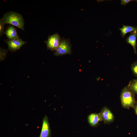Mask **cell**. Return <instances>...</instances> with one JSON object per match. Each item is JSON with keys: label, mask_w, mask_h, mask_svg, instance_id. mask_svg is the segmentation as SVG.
<instances>
[{"label": "cell", "mask_w": 137, "mask_h": 137, "mask_svg": "<svg viewBox=\"0 0 137 137\" xmlns=\"http://www.w3.org/2000/svg\"><path fill=\"white\" fill-rule=\"evenodd\" d=\"M0 22L5 25L10 24L16 26L21 30H24V21L22 16L20 14L10 11L5 14Z\"/></svg>", "instance_id": "6da1fadb"}, {"label": "cell", "mask_w": 137, "mask_h": 137, "mask_svg": "<svg viewBox=\"0 0 137 137\" xmlns=\"http://www.w3.org/2000/svg\"><path fill=\"white\" fill-rule=\"evenodd\" d=\"M121 99L122 105L124 107H133L135 105V99L133 93L126 87L122 90Z\"/></svg>", "instance_id": "7a4b0ae2"}, {"label": "cell", "mask_w": 137, "mask_h": 137, "mask_svg": "<svg viewBox=\"0 0 137 137\" xmlns=\"http://www.w3.org/2000/svg\"><path fill=\"white\" fill-rule=\"evenodd\" d=\"M71 45L68 39H61L60 44L54 53L56 56L71 54Z\"/></svg>", "instance_id": "3957f363"}, {"label": "cell", "mask_w": 137, "mask_h": 137, "mask_svg": "<svg viewBox=\"0 0 137 137\" xmlns=\"http://www.w3.org/2000/svg\"><path fill=\"white\" fill-rule=\"evenodd\" d=\"M61 39L60 35L57 33L49 36L47 40L45 41L47 49L52 51H55L59 46Z\"/></svg>", "instance_id": "277c9868"}, {"label": "cell", "mask_w": 137, "mask_h": 137, "mask_svg": "<svg viewBox=\"0 0 137 137\" xmlns=\"http://www.w3.org/2000/svg\"><path fill=\"white\" fill-rule=\"evenodd\" d=\"M7 43L8 49L11 52H15L21 47L26 42L23 41L19 38L13 39H8L5 40Z\"/></svg>", "instance_id": "5b68a950"}, {"label": "cell", "mask_w": 137, "mask_h": 137, "mask_svg": "<svg viewBox=\"0 0 137 137\" xmlns=\"http://www.w3.org/2000/svg\"><path fill=\"white\" fill-rule=\"evenodd\" d=\"M50 135L51 131L48 118L46 115L43 119L42 129L39 137H50Z\"/></svg>", "instance_id": "8992f818"}, {"label": "cell", "mask_w": 137, "mask_h": 137, "mask_svg": "<svg viewBox=\"0 0 137 137\" xmlns=\"http://www.w3.org/2000/svg\"><path fill=\"white\" fill-rule=\"evenodd\" d=\"M102 119L105 122H109L114 119L113 115L111 111L107 108H104L100 113Z\"/></svg>", "instance_id": "52a82bcc"}, {"label": "cell", "mask_w": 137, "mask_h": 137, "mask_svg": "<svg viewBox=\"0 0 137 137\" xmlns=\"http://www.w3.org/2000/svg\"><path fill=\"white\" fill-rule=\"evenodd\" d=\"M88 119L89 123L92 126L96 125L102 119L100 113H92L89 115Z\"/></svg>", "instance_id": "ba28073f"}, {"label": "cell", "mask_w": 137, "mask_h": 137, "mask_svg": "<svg viewBox=\"0 0 137 137\" xmlns=\"http://www.w3.org/2000/svg\"><path fill=\"white\" fill-rule=\"evenodd\" d=\"M137 36V31H133L131 33V34L126 39L127 42L132 46L134 49V52L135 54L137 53L136 49Z\"/></svg>", "instance_id": "9c48e42d"}, {"label": "cell", "mask_w": 137, "mask_h": 137, "mask_svg": "<svg viewBox=\"0 0 137 137\" xmlns=\"http://www.w3.org/2000/svg\"><path fill=\"white\" fill-rule=\"evenodd\" d=\"M5 33L9 39H13L19 38L16 29L12 26L7 28Z\"/></svg>", "instance_id": "30bf717a"}, {"label": "cell", "mask_w": 137, "mask_h": 137, "mask_svg": "<svg viewBox=\"0 0 137 137\" xmlns=\"http://www.w3.org/2000/svg\"><path fill=\"white\" fill-rule=\"evenodd\" d=\"M121 31V34L122 37L124 38L126 35L128 33L133 31H137V27L128 25H123V27L119 28Z\"/></svg>", "instance_id": "8fae6325"}, {"label": "cell", "mask_w": 137, "mask_h": 137, "mask_svg": "<svg viewBox=\"0 0 137 137\" xmlns=\"http://www.w3.org/2000/svg\"><path fill=\"white\" fill-rule=\"evenodd\" d=\"M127 88L133 93L137 94V79H133L130 81Z\"/></svg>", "instance_id": "7c38bea8"}, {"label": "cell", "mask_w": 137, "mask_h": 137, "mask_svg": "<svg viewBox=\"0 0 137 137\" xmlns=\"http://www.w3.org/2000/svg\"><path fill=\"white\" fill-rule=\"evenodd\" d=\"M131 68L134 75L135 77H137V62H135L132 63Z\"/></svg>", "instance_id": "4fadbf2b"}, {"label": "cell", "mask_w": 137, "mask_h": 137, "mask_svg": "<svg viewBox=\"0 0 137 137\" xmlns=\"http://www.w3.org/2000/svg\"><path fill=\"white\" fill-rule=\"evenodd\" d=\"M4 25L2 22H0V35L2 36L5 33L4 31Z\"/></svg>", "instance_id": "5bb4252c"}, {"label": "cell", "mask_w": 137, "mask_h": 137, "mask_svg": "<svg viewBox=\"0 0 137 137\" xmlns=\"http://www.w3.org/2000/svg\"><path fill=\"white\" fill-rule=\"evenodd\" d=\"M132 1L131 0H121V4L122 5H125L127 3Z\"/></svg>", "instance_id": "9a60e30c"}, {"label": "cell", "mask_w": 137, "mask_h": 137, "mask_svg": "<svg viewBox=\"0 0 137 137\" xmlns=\"http://www.w3.org/2000/svg\"><path fill=\"white\" fill-rule=\"evenodd\" d=\"M135 111L137 115V106H136L135 108Z\"/></svg>", "instance_id": "2e32d148"}, {"label": "cell", "mask_w": 137, "mask_h": 137, "mask_svg": "<svg viewBox=\"0 0 137 137\" xmlns=\"http://www.w3.org/2000/svg\"></svg>", "instance_id": "e0dca14e"}]
</instances>
